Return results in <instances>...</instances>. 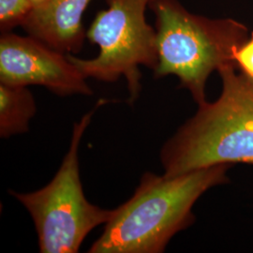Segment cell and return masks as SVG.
<instances>
[{
	"instance_id": "6da1fadb",
	"label": "cell",
	"mask_w": 253,
	"mask_h": 253,
	"mask_svg": "<svg viewBox=\"0 0 253 253\" xmlns=\"http://www.w3.org/2000/svg\"><path fill=\"white\" fill-rule=\"evenodd\" d=\"M232 164L176 176L145 172L133 195L114 209L89 253H162L173 235L192 225V208L209 189L227 183Z\"/></svg>"
},
{
	"instance_id": "7a4b0ae2",
	"label": "cell",
	"mask_w": 253,
	"mask_h": 253,
	"mask_svg": "<svg viewBox=\"0 0 253 253\" xmlns=\"http://www.w3.org/2000/svg\"><path fill=\"white\" fill-rule=\"evenodd\" d=\"M155 16L158 66L154 77L174 75L199 105L206 100L210 74L236 69L234 53L249 38L247 27L233 19L191 13L178 0H150Z\"/></svg>"
},
{
	"instance_id": "3957f363",
	"label": "cell",
	"mask_w": 253,
	"mask_h": 253,
	"mask_svg": "<svg viewBox=\"0 0 253 253\" xmlns=\"http://www.w3.org/2000/svg\"><path fill=\"white\" fill-rule=\"evenodd\" d=\"M100 100L74 123L71 145L54 178L40 190L9 194L26 208L34 222L40 253H76L92 230L104 225L114 210L100 208L84 196L79 165L82 138L98 109L108 103Z\"/></svg>"
},
{
	"instance_id": "277c9868",
	"label": "cell",
	"mask_w": 253,
	"mask_h": 253,
	"mask_svg": "<svg viewBox=\"0 0 253 253\" xmlns=\"http://www.w3.org/2000/svg\"><path fill=\"white\" fill-rule=\"evenodd\" d=\"M86 31V39L100 51L94 58L68 54L86 79L115 83L126 79L132 105L142 91L141 67L155 71L158 66L156 28L145 18L150 0H105Z\"/></svg>"
},
{
	"instance_id": "5b68a950",
	"label": "cell",
	"mask_w": 253,
	"mask_h": 253,
	"mask_svg": "<svg viewBox=\"0 0 253 253\" xmlns=\"http://www.w3.org/2000/svg\"><path fill=\"white\" fill-rule=\"evenodd\" d=\"M198 106L163 145V174L176 176L218 164L253 165V129L220 97Z\"/></svg>"
},
{
	"instance_id": "8992f818",
	"label": "cell",
	"mask_w": 253,
	"mask_h": 253,
	"mask_svg": "<svg viewBox=\"0 0 253 253\" xmlns=\"http://www.w3.org/2000/svg\"><path fill=\"white\" fill-rule=\"evenodd\" d=\"M86 80L68 54L29 35L1 33V84L17 86L41 85L60 97L90 96L93 90Z\"/></svg>"
},
{
	"instance_id": "52a82bcc",
	"label": "cell",
	"mask_w": 253,
	"mask_h": 253,
	"mask_svg": "<svg viewBox=\"0 0 253 253\" xmlns=\"http://www.w3.org/2000/svg\"><path fill=\"white\" fill-rule=\"evenodd\" d=\"M92 0H49L32 9L22 28L65 54H77L86 39L83 16Z\"/></svg>"
},
{
	"instance_id": "ba28073f",
	"label": "cell",
	"mask_w": 253,
	"mask_h": 253,
	"mask_svg": "<svg viewBox=\"0 0 253 253\" xmlns=\"http://www.w3.org/2000/svg\"><path fill=\"white\" fill-rule=\"evenodd\" d=\"M36 101L27 86L0 83V137L28 131L30 120L36 115Z\"/></svg>"
},
{
	"instance_id": "9c48e42d",
	"label": "cell",
	"mask_w": 253,
	"mask_h": 253,
	"mask_svg": "<svg viewBox=\"0 0 253 253\" xmlns=\"http://www.w3.org/2000/svg\"><path fill=\"white\" fill-rule=\"evenodd\" d=\"M236 70L226 67L218 72L222 81L220 98L253 130V81Z\"/></svg>"
},
{
	"instance_id": "30bf717a",
	"label": "cell",
	"mask_w": 253,
	"mask_h": 253,
	"mask_svg": "<svg viewBox=\"0 0 253 253\" xmlns=\"http://www.w3.org/2000/svg\"><path fill=\"white\" fill-rule=\"evenodd\" d=\"M34 9L30 0H0V30L1 33L12 32L22 27Z\"/></svg>"
},
{
	"instance_id": "8fae6325",
	"label": "cell",
	"mask_w": 253,
	"mask_h": 253,
	"mask_svg": "<svg viewBox=\"0 0 253 253\" xmlns=\"http://www.w3.org/2000/svg\"><path fill=\"white\" fill-rule=\"evenodd\" d=\"M236 69L253 81V32L234 53Z\"/></svg>"
},
{
	"instance_id": "7c38bea8",
	"label": "cell",
	"mask_w": 253,
	"mask_h": 253,
	"mask_svg": "<svg viewBox=\"0 0 253 253\" xmlns=\"http://www.w3.org/2000/svg\"><path fill=\"white\" fill-rule=\"evenodd\" d=\"M48 1H49V0H30V2L33 4L34 8L42 6V5H44L45 3H47Z\"/></svg>"
}]
</instances>
